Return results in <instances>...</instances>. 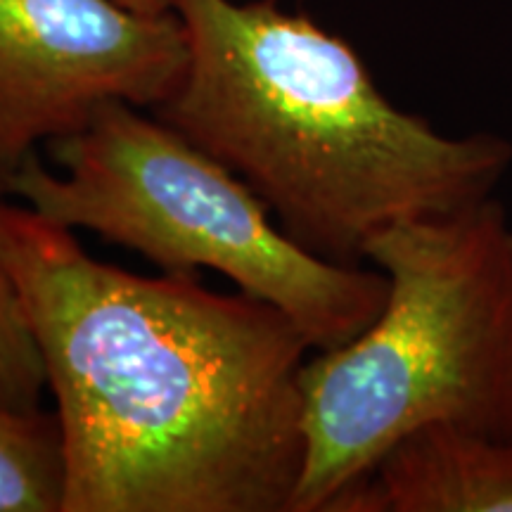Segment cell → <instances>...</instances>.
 <instances>
[{
    "instance_id": "6",
    "label": "cell",
    "mask_w": 512,
    "mask_h": 512,
    "mask_svg": "<svg viewBox=\"0 0 512 512\" xmlns=\"http://www.w3.org/2000/svg\"><path fill=\"white\" fill-rule=\"evenodd\" d=\"M325 512H512V439L420 427Z\"/></svg>"
},
{
    "instance_id": "8",
    "label": "cell",
    "mask_w": 512,
    "mask_h": 512,
    "mask_svg": "<svg viewBox=\"0 0 512 512\" xmlns=\"http://www.w3.org/2000/svg\"><path fill=\"white\" fill-rule=\"evenodd\" d=\"M3 195V192H0ZM46 370L22 304L0 266V401L17 411H41Z\"/></svg>"
},
{
    "instance_id": "5",
    "label": "cell",
    "mask_w": 512,
    "mask_h": 512,
    "mask_svg": "<svg viewBox=\"0 0 512 512\" xmlns=\"http://www.w3.org/2000/svg\"><path fill=\"white\" fill-rule=\"evenodd\" d=\"M185 69L188 36L174 10L0 0V183L38 143L76 133L107 102L157 110Z\"/></svg>"
},
{
    "instance_id": "1",
    "label": "cell",
    "mask_w": 512,
    "mask_h": 512,
    "mask_svg": "<svg viewBox=\"0 0 512 512\" xmlns=\"http://www.w3.org/2000/svg\"><path fill=\"white\" fill-rule=\"evenodd\" d=\"M0 266L55 396L62 512H292L313 347L287 313L102 264L3 200Z\"/></svg>"
},
{
    "instance_id": "3",
    "label": "cell",
    "mask_w": 512,
    "mask_h": 512,
    "mask_svg": "<svg viewBox=\"0 0 512 512\" xmlns=\"http://www.w3.org/2000/svg\"><path fill=\"white\" fill-rule=\"evenodd\" d=\"M380 316L304 363V467L292 512H325L427 425L512 439V223L496 197L377 233Z\"/></svg>"
},
{
    "instance_id": "2",
    "label": "cell",
    "mask_w": 512,
    "mask_h": 512,
    "mask_svg": "<svg viewBox=\"0 0 512 512\" xmlns=\"http://www.w3.org/2000/svg\"><path fill=\"white\" fill-rule=\"evenodd\" d=\"M188 69L157 119L242 178L320 259L496 197L512 140L446 136L384 98L347 41L278 0H174Z\"/></svg>"
},
{
    "instance_id": "4",
    "label": "cell",
    "mask_w": 512,
    "mask_h": 512,
    "mask_svg": "<svg viewBox=\"0 0 512 512\" xmlns=\"http://www.w3.org/2000/svg\"><path fill=\"white\" fill-rule=\"evenodd\" d=\"M0 183L43 219L143 254L164 273L211 268L287 313L316 351L337 349L380 316V268L342 266L297 245L249 185L176 128L128 102H107Z\"/></svg>"
},
{
    "instance_id": "7",
    "label": "cell",
    "mask_w": 512,
    "mask_h": 512,
    "mask_svg": "<svg viewBox=\"0 0 512 512\" xmlns=\"http://www.w3.org/2000/svg\"><path fill=\"white\" fill-rule=\"evenodd\" d=\"M64 453L57 415L0 401V512H62Z\"/></svg>"
},
{
    "instance_id": "9",
    "label": "cell",
    "mask_w": 512,
    "mask_h": 512,
    "mask_svg": "<svg viewBox=\"0 0 512 512\" xmlns=\"http://www.w3.org/2000/svg\"><path fill=\"white\" fill-rule=\"evenodd\" d=\"M119 3L136 12H147V15H164L174 10V0H119Z\"/></svg>"
}]
</instances>
